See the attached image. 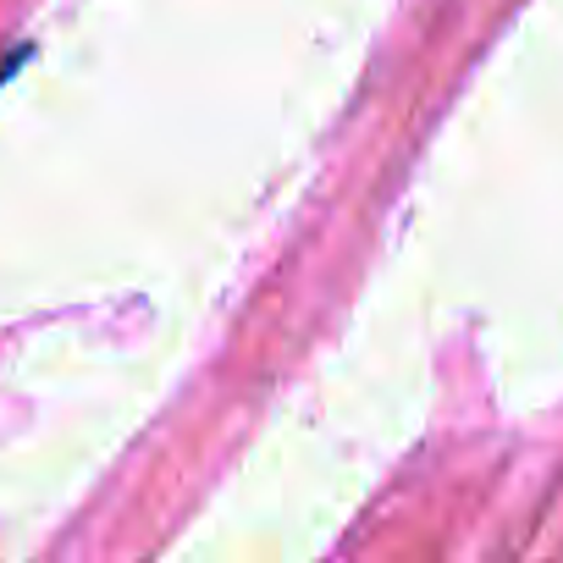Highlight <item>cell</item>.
Listing matches in <instances>:
<instances>
[]
</instances>
